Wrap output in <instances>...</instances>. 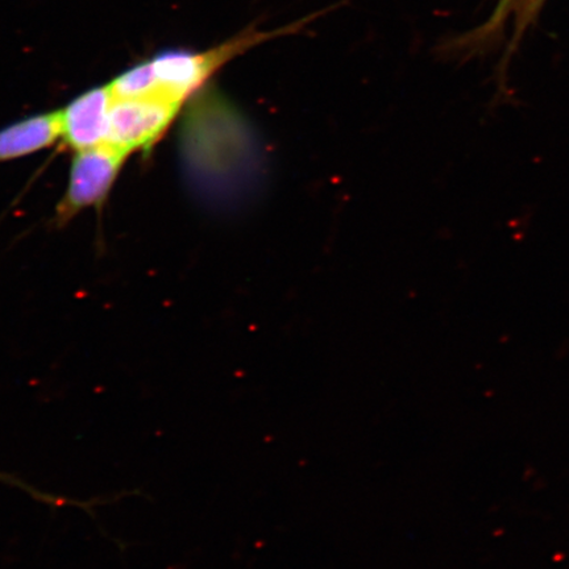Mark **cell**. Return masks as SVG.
<instances>
[{
  "instance_id": "cell-4",
  "label": "cell",
  "mask_w": 569,
  "mask_h": 569,
  "mask_svg": "<svg viewBox=\"0 0 569 569\" xmlns=\"http://www.w3.org/2000/svg\"><path fill=\"white\" fill-rule=\"evenodd\" d=\"M61 138L60 111L19 120L0 130V162L26 158Z\"/></svg>"
},
{
  "instance_id": "cell-5",
  "label": "cell",
  "mask_w": 569,
  "mask_h": 569,
  "mask_svg": "<svg viewBox=\"0 0 569 569\" xmlns=\"http://www.w3.org/2000/svg\"><path fill=\"white\" fill-rule=\"evenodd\" d=\"M515 3L516 0H498L493 12L490 13L486 23L476 28L473 32L462 36L457 41V47L468 53H475L492 46L503 33L505 24L508 23L511 13H513Z\"/></svg>"
},
{
  "instance_id": "cell-1",
  "label": "cell",
  "mask_w": 569,
  "mask_h": 569,
  "mask_svg": "<svg viewBox=\"0 0 569 569\" xmlns=\"http://www.w3.org/2000/svg\"><path fill=\"white\" fill-rule=\"evenodd\" d=\"M128 156L109 142L76 152L66 194L57 208V222L67 223L77 213L103 203Z\"/></svg>"
},
{
  "instance_id": "cell-7",
  "label": "cell",
  "mask_w": 569,
  "mask_h": 569,
  "mask_svg": "<svg viewBox=\"0 0 569 569\" xmlns=\"http://www.w3.org/2000/svg\"><path fill=\"white\" fill-rule=\"evenodd\" d=\"M546 2L547 0H516L513 13H511V17L515 16L513 30H511L508 47L502 56L500 76H503L505 71L508 70L509 63L518 52L526 32L530 30L531 26L536 24Z\"/></svg>"
},
{
  "instance_id": "cell-2",
  "label": "cell",
  "mask_w": 569,
  "mask_h": 569,
  "mask_svg": "<svg viewBox=\"0 0 569 569\" xmlns=\"http://www.w3.org/2000/svg\"><path fill=\"white\" fill-rule=\"evenodd\" d=\"M181 106L163 97H112L107 142L127 154L148 151L167 132Z\"/></svg>"
},
{
  "instance_id": "cell-6",
  "label": "cell",
  "mask_w": 569,
  "mask_h": 569,
  "mask_svg": "<svg viewBox=\"0 0 569 569\" xmlns=\"http://www.w3.org/2000/svg\"><path fill=\"white\" fill-rule=\"evenodd\" d=\"M109 88L113 98L163 97L158 81H156L151 62L140 63V66L127 70L126 73L110 83Z\"/></svg>"
},
{
  "instance_id": "cell-3",
  "label": "cell",
  "mask_w": 569,
  "mask_h": 569,
  "mask_svg": "<svg viewBox=\"0 0 569 569\" xmlns=\"http://www.w3.org/2000/svg\"><path fill=\"white\" fill-rule=\"evenodd\" d=\"M111 104L109 84L76 98L60 111L61 139L74 152L106 144L109 139Z\"/></svg>"
}]
</instances>
